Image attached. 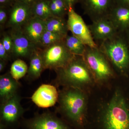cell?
Segmentation results:
<instances>
[{
	"label": "cell",
	"mask_w": 129,
	"mask_h": 129,
	"mask_svg": "<svg viewBox=\"0 0 129 129\" xmlns=\"http://www.w3.org/2000/svg\"><path fill=\"white\" fill-rule=\"evenodd\" d=\"M83 57L96 83L102 84L114 77V69L99 47L92 48L86 46Z\"/></svg>",
	"instance_id": "5b68a950"
},
{
	"label": "cell",
	"mask_w": 129,
	"mask_h": 129,
	"mask_svg": "<svg viewBox=\"0 0 129 129\" xmlns=\"http://www.w3.org/2000/svg\"><path fill=\"white\" fill-rule=\"evenodd\" d=\"M10 8L0 7V25L1 28L7 21L8 14L9 13Z\"/></svg>",
	"instance_id": "484cf974"
},
{
	"label": "cell",
	"mask_w": 129,
	"mask_h": 129,
	"mask_svg": "<svg viewBox=\"0 0 129 129\" xmlns=\"http://www.w3.org/2000/svg\"><path fill=\"white\" fill-rule=\"evenodd\" d=\"M10 35L13 43L12 54L16 57H30L36 49V45L33 44L26 37L22 28L12 29Z\"/></svg>",
	"instance_id": "5bb4252c"
},
{
	"label": "cell",
	"mask_w": 129,
	"mask_h": 129,
	"mask_svg": "<svg viewBox=\"0 0 129 129\" xmlns=\"http://www.w3.org/2000/svg\"><path fill=\"white\" fill-rule=\"evenodd\" d=\"M4 47L9 55L12 53L13 49V41L11 35H5L1 40Z\"/></svg>",
	"instance_id": "d4e9b609"
},
{
	"label": "cell",
	"mask_w": 129,
	"mask_h": 129,
	"mask_svg": "<svg viewBox=\"0 0 129 129\" xmlns=\"http://www.w3.org/2000/svg\"><path fill=\"white\" fill-rule=\"evenodd\" d=\"M8 25L12 29L22 28L33 17L32 7L17 2L10 7Z\"/></svg>",
	"instance_id": "4fadbf2b"
},
{
	"label": "cell",
	"mask_w": 129,
	"mask_h": 129,
	"mask_svg": "<svg viewBox=\"0 0 129 129\" xmlns=\"http://www.w3.org/2000/svg\"><path fill=\"white\" fill-rule=\"evenodd\" d=\"M59 91L50 84L42 85L31 97L32 101L39 107L47 108L55 106L58 101Z\"/></svg>",
	"instance_id": "7c38bea8"
},
{
	"label": "cell",
	"mask_w": 129,
	"mask_h": 129,
	"mask_svg": "<svg viewBox=\"0 0 129 129\" xmlns=\"http://www.w3.org/2000/svg\"><path fill=\"white\" fill-rule=\"evenodd\" d=\"M66 3L69 9L74 8V6L77 3L79 2V0H63Z\"/></svg>",
	"instance_id": "f1b7e54d"
},
{
	"label": "cell",
	"mask_w": 129,
	"mask_h": 129,
	"mask_svg": "<svg viewBox=\"0 0 129 129\" xmlns=\"http://www.w3.org/2000/svg\"><path fill=\"white\" fill-rule=\"evenodd\" d=\"M17 1L24 3L32 7L38 0H17Z\"/></svg>",
	"instance_id": "4dcf8cb0"
},
{
	"label": "cell",
	"mask_w": 129,
	"mask_h": 129,
	"mask_svg": "<svg viewBox=\"0 0 129 129\" xmlns=\"http://www.w3.org/2000/svg\"><path fill=\"white\" fill-rule=\"evenodd\" d=\"M46 30L61 35L65 37L69 31L67 21L64 18L51 16L45 21Z\"/></svg>",
	"instance_id": "d6986e66"
},
{
	"label": "cell",
	"mask_w": 129,
	"mask_h": 129,
	"mask_svg": "<svg viewBox=\"0 0 129 129\" xmlns=\"http://www.w3.org/2000/svg\"><path fill=\"white\" fill-rule=\"evenodd\" d=\"M85 14L92 21L108 17L115 5L114 0H79Z\"/></svg>",
	"instance_id": "30bf717a"
},
{
	"label": "cell",
	"mask_w": 129,
	"mask_h": 129,
	"mask_svg": "<svg viewBox=\"0 0 129 129\" xmlns=\"http://www.w3.org/2000/svg\"><path fill=\"white\" fill-rule=\"evenodd\" d=\"M67 24L72 34L83 42L86 46L98 48V46L92 38L88 25L86 24L82 17L75 11L74 8L69 10Z\"/></svg>",
	"instance_id": "9c48e42d"
},
{
	"label": "cell",
	"mask_w": 129,
	"mask_h": 129,
	"mask_svg": "<svg viewBox=\"0 0 129 129\" xmlns=\"http://www.w3.org/2000/svg\"><path fill=\"white\" fill-rule=\"evenodd\" d=\"M88 25L93 39L99 46L103 42L109 39L118 32L108 17L92 21Z\"/></svg>",
	"instance_id": "8fae6325"
},
{
	"label": "cell",
	"mask_w": 129,
	"mask_h": 129,
	"mask_svg": "<svg viewBox=\"0 0 129 129\" xmlns=\"http://www.w3.org/2000/svg\"><path fill=\"white\" fill-rule=\"evenodd\" d=\"M64 38L61 35L46 30L42 36L39 44L47 47L63 41Z\"/></svg>",
	"instance_id": "cb8c5ba5"
},
{
	"label": "cell",
	"mask_w": 129,
	"mask_h": 129,
	"mask_svg": "<svg viewBox=\"0 0 129 129\" xmlns=\"http://www.w3.org/2000/svg\"><path fill=\"white\" fill-rule=\"evenodd\" d=\"M122 34H123L124 35V36L125 37V39H126V40H127L129 45V29L127 30L125 33Z\"/></svg>",
	"instance_id": "d6a6232c"
},
{
	"label": "cell",
	"mask_w": 129,
	"mask_h": 129,
	"mask_svg": "<svg viewBox=\"0 0 129 129\" xmlns=\"http://www.w3.org/2000/svg\"><path fill=\"white\" fill-rule=\"evenodd\" d=\"M107 58L114 70L121 75L129 70V45L124 36L118 33L98 46Z\"/></svg>",
	"instance_id": "277c9868"
},
{
	"label": "cell",
	"mask_w": 129,
	"mask_h": 129,
	"mask_svg": "<svg viewBox=\"0 0 129 129\" xmlns=\"http://www.w3.org/2000/svg\"><path fill=\"white\" fill-rule=\"evenodd\" d=\"M20 86L18 81L14 79L10 73L0 76L1 104L7 101L17 94Z\"/></svg>",
	"instance_id": "e0dca14e"
},
{
	"label": "cell",
	"mask_w": 129,
	"mask_h": 129,
	"mask_svg": "<svg viewBox=\"0 0 129 129\" xmlns=\"http://www.w3.org/2000/svg\"><path fill=\"white\" fill-rule=\"evenodd\" d=\"M10 56L6 50L1 40L0 41V60L7 61L9 60Z\"/></svg>",
	"instance_id": "4316f807"
},
{
	"label": "cell",
	"mask_w": 129,
	"mask_h": 129,
	"mask_svg": "<svg viewBox=\"0 0 129 129\" xmlns=\"http://www.w3.org/2000/svg\"><path fill=\"white\" fill-rule=\"evenodd\" d=\"M96 122L98 129H129V99L121 90L104 103Z\"/></svg>",
	"instance_id": "7a4b0ae2"
},
{
	"label": "cell",
	"mask_w": 129,
	"mask_h": 129,
	"mask_svg": "<svg viewBox=\"0 0 129 129\" xmlns=\"http://www.w3.org/2000/svg\"><path fill=\"white\" fill-rule=\"evenodd\" d=\"M57 103L56 111L62 119L76 129H83L87 119L88 97L86 91L77 88L63 87L59 91Z\"/></svg>",
	"instance_id": "6da1fadb"
},
{
	"label": "cell",
	"mask_w": 129,
	"mask_h": 129,
	"mask_svg": "<svg viewBox=\"0 0 129 129\" xmlns=\"http://www.w3.org/2000/svg\"><path fill=\"white\" fill-rule=\"evenodd\" d=\"M28 69L27 65L24 61L18 59L12 64L10 73L14 79L18 81L27 73Z\"/></svg>",
	"instance_id": "7402d4cb"
},
{
	"label": "cell",
	"mask_w": 129,
	"mask_h": 129,
	"mask_svg": "<svg viewBox=\"0 0 129 129\" xmlns=\"http://www.w3.org/2000/svg\"><path fill=\"white\" fill-rule=\"evenodd\" d=\"M108 18L118 33L123 34L129 29V7L115 4Z\"/></svg>",
	"instance_id": "9a60e30c"
},
{
	"label": "cell",
	"mask_w": 129,
	"mask_h": 129,
	"mask_svg": "<svg viewBox=\"0 0 129 129\" xmlns=\"http://www.w3.org/2000/svg\"><path fill=\"white\" fill-rule=\"evenodd\" d=\"M51 12L53 16L64 18L69 9L63 0H50Z\"/></svg>",
	"instance_id": "603a6c76"
},
{
	"label": "cell",
	"mask_w": 129,
	"mask_h": 129,
	"mask_svg": "<svg viewBox=\"0 0 129 129\" xmlns=\"http://www.w3.org/2000/svg\"><path fill=\"white\" fill-rule=\"evenodd\" d=\"M57 86L71 87L86 91L95 83L83 56L75 55L68 64L55 70Z\"/></svg>",
	"instance_id": "3957f363"
},
{
	"label": "cell",
	"mask_w": 129,
	"mask_h": 129,
	"mask_svg": "<svg viewBox=\"0 0 129 129\" xmlns=\"http://www.w3.org/2000/svg\"><path fill=\"white\" fill-rule=\"evenodd\" d=\"M21 125L23 129H72L62 118L50 112L36 114L32 118L22 120Z\"/></svg>",
	"instance_id": "ba28073f"
},
{
	"label": "cell",
	"mask_w": 129,
	"mask_h": 129,
	"mask_svg": "<svg viewBox=\"0 0 129 129\" xmlns=\"http://www.w3.org/2000/svg\"><path fill=\"white\" fill-rule=\"evenodd\" d=\"M65 46L73 55L83 56L85 52L86 46L73 35H68L63 40Z\"/></svg>",
	"instance_id": "ffe728a7"
},
{
	"label": "cell",
	"mask_w": 129,
	"mask_h": 129,
	"mask_svg": "<svg viewBox=\"0 0 129 129\" xmlns=\"http://www.w3.org/2000/svg\"><path fill=\"white\" fill-rule=\"evenodd\" d=\"M33 17H37L46 21L51 16L50 0H38L32 7Z\"/></svg>",
	"instance_id": "44dd1931"
},
{
	"label": "cell",
	"mask_w": 129,
	"mask_h": 129,
	"mask_svg": "<svg viewBox=\"0 0 129 129\" xmlns=\"http://www.w3.org/2000/svg\"><path fill=\"white\" fill-rule=\"evenodd\" d=\"M115 4L129 7V0H114Z\"/></svg>",
	"instance_id": "f546056e"
},
{
	"label": "cell",
	"mask_w": 129,
	"mask_h": 129,
	"mask_svg": "<svg viewBox=\"0 0 129 129\" xmlns=\"http://www.w3.org/2000/svg\"><path fill=\"white\" fill-rule=\"evenodd\" d=\"M24 110L17 93L7 101L1 104L0 129H12L21 124Z\"/></svg>",
	"instance_id": "8992f818"
},
{
	"label": "cell",
	"mask_w": 129,
	"mask_h": 129,
	"mask_svg": "<svg viewBox=\"0 0 129 129\" xmlns=\"http://www.w3.org/2000/svg\"><path fill=\"white\" fill-rule=\"evenodd\" d=\"M17 1V0H0V7L10 8Z\"/></svg>",
	"instance_id": "83f0119b"
},
{
	"label": "cell",
	"mask_w": 129,
	"mask_h": 129,
	"mask_svg": "<svg viewBox=\"0 0 129 129\" xmlns=\"http://www.w3.org/2000/svg\"><path fill=\"white\" fill-rule=\"evenodd\" d=\"M22 29L26 37L33 44H39L46 30L45 21L37 17H32Z\"/></svg>",
	"instance_id": "2e32d148"
},
{
	"label": "cell",
	"mask_w": 129,
	"mask_h": 129,
	"mask_svg": "<svg viewBox=\"0 0 129 129\" xmlns=\"http://www.w3.org/2000/svg\"><path fill=\"white\" fill-rule=\"evenodd\" d=\"M6 64V61L0 60V72H2L5 69Z\"/></svg>",
	"instance_id": "1f68e13d"
},
{
	"label": "cell",
	"mask_w": 129,
	"mask_h": 129,
	"mask_svg": "<svg viewBox=\"0 0 129 129\" xmlns=\"http://www.w3.org/2000/svg\"><path fill=\"white\" fill-rule=\"evenodd\" d=\"M41 53L45 69L55 70L66 66L75 56L68 50L63 40L46 47Z\"/></svg>",
	"instance_id": "52a82bcc"
},
{
	"label": "cell",
	"mask_w": 129,
	"mask_h": 129,
	"mask_svg": "<svg viewBox=\"0 0 129 129\" xmlns=\"http://www.w3.org/2000/svg\"><path fill=\"white\" fill-rule=\"evenodd\" d=\"M44 70L41 51L36 49L30 56V62L27 72L28 78L32 80L37 79L40 77Z\"/></svg>",
	"instance_id": "ac0fdd59"
}]
</instances>
